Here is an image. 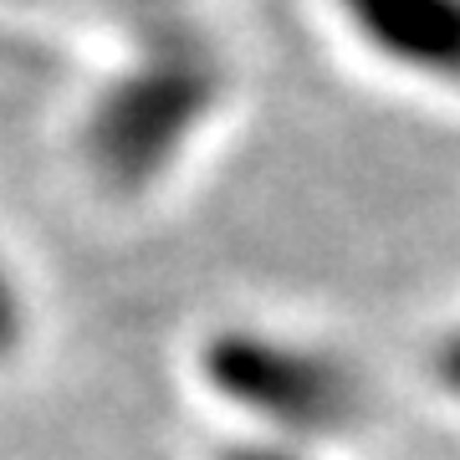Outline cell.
Returning <instances> with one entry per match:
<instances>
[{
  "mask_svg": "<svg viewBox=\"0 0 460 460\" xmlns=\"http://www.w3.org/2000/svg\"><path fill=\"white\" fill-rule=\"evenodd\" d=\"M226 102V62L174 16L148 21L133 62L108 77L83 123L87 169L118 195H144Z\"/></svg>",
  "mask_w": 460,
  "mask_h": 460,
  "instance_id": "1",
  "label": "cell"
},
{
  "mask_svg": "<svg viewBox=\"0 0 460 460\" xmlns=\"http://www.w3.org/2000/svg\"><path fill=\"white\" fill-rule=\"evenodd\" d=\"M199 378L230 410L281 440H332L363 420V384L343 358L261 328H220L199 348Z\"/></svg>",
  "mask_w": 460,
  "mask_h": 460,
  "instance_id": "2",
  "label": "cell"
},
{
  "mask_svg": "<svg viewBox=\"0 0 460 460\" xmlns=\"http://www.w3.org/2000/svg\"><path fill=\"white\" fill-rule=\"evenodd\" d=\"M384 62L460 83V0H332Z\"/></svg>",
  "mask_w": 460,
  "mask_h": 460,
  "instance_id": "3",
  "label": "cell"
},
{
  "mask_svg": "<svg viewBox=\"0 0 460 460\" xmlns=\"http://www.w3.org/2000/svg\"><path fill=\"white\" fill-rule=\"evenodd\" d=\"M26 338V296H21L11 266L0 261V358H11Z\"/></svg>",
  "mask_w": 460,
  "mask_h": 460,
  "instance_id": "4",
  "label": "cell"
},
{
  "mask_svg": "<svg viewBox=\"0 0 460 460\" xmlns=\"http://www.w3.org/2000/svg\"><path fill=\"white\" fill-rule=\"evenodd\" d=\"M220 460H307L296 440H281V435H246V440H230L220 450Z\"/></svg>",
  "mask_w": 460,
  "mask_h": 460,
  "instance_id": "5",
  "label": "cell"
},
{
  "mask_svg": "<svg viewBox=\"0 0 460 460\" xmlns=\"http://www.w3.org/2000/svg\"><path fill=\"white\" fill-rule=\"evenodd\" d=\"M435 374H440V384L450 389V394H460V332H450L440 343V353H435Z\"/></svg>",
  "mask_w": 460,
  "mask_h": 460,
  "instance_id": "6",
  "label": "cell"
},
{
  "mask_svg": "<svg viewBox=\"0 0 460 460\" xmlns=\"http://www.w3.org/2000/svg\"><path fill=\"white\" fill-rule=\"evenodd\" d=\"M102 5H118V11H138V16H148V21H164L174 0H102Z\"/></svg>",
  "mask_w": 460,
  "mask_h": 460,
  "instance_id": "7",
  "label": "cell"
}]
</instances>
